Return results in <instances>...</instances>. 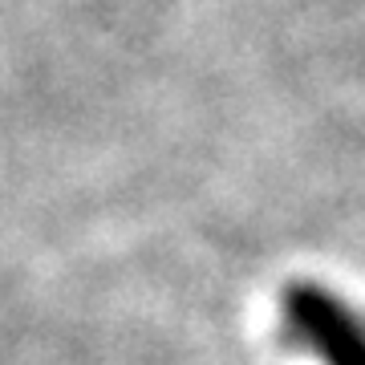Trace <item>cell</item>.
I'll list each match as a JSON object with an SVG mask.
<instances>
[{
  "mask_svg": "<svg viewBox=\"0 0 365 365\" xmlns=\"http://www.w3.org/2000/svg\"><path fill=\"white\" fill-rule=\"evenodd\" d=\"M280 329L321 365H365V321L321 284L297 280L280 292Z\"/></svg>",
  "mask_w": 365,
  "mask_h": 365,
  "instance_id": "1",
  "label": "cell"
}]
</instances>
